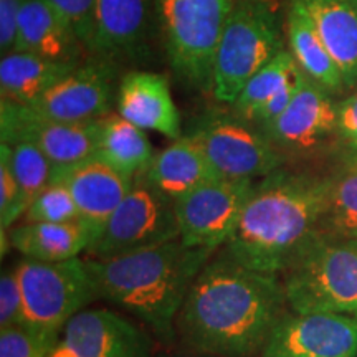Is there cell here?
I'll use <instances>...</instances> for the list:
<instances>
[{
	"instance_id": "cell-23",
	"label": "cell",
	"mask_w": 357,
	"mask_h": 357,
	"mask_svg": "<svg viewBox=\"0 0 357 357\" xmlns=\"http://www.w3.org/2000/svg\"><path fill=\"white\" fill-rule=\"evenodd\" d=\"M287 25L289 52L293 53L303 73L333 95L347 89L341 71L329 55L328 48L324 47L301 0L291 2Z\"/></svg>"
},
{
	"instance_id": "cell-7",
	"label": "cell",
	"mask_w": 357,
	"mask_h": 357,
	"mask_svg": "<svg viewBox=\"0 0 357 357\" xmlns=\"http://www.w3.org/2000/svg\"><path fill=\"white\" fill-rule=\"evenodd\" d=\"M24 300L22 324L45 336L58 337L65 324L98 298L86 260L63 261L25 258L15 268Z\"/></svg>"
},
{
	"instance_id": "cell-25",
	"label": "cell",
	"mask_w": 357,
	"mask_h": 357,
	"mask_svg": "<svg viewBox=\"0 0 357 357\" xmlns=\"http://www.w3.org/2000/svg\"><path fill=\"white\" fill-rule=\"evenodd\" d=\"M154 154L144 129L129 123L121 114H108L100 119L95 158L129 177H137L146 171Z\"/></svg>"
},
{
	"instance_id": "cell-18",
	"label": "cell",
	"mask_w": 357,
	"mask_h": 357,
	"mask_svg": "<svg viewBox=\"0 0 357 357\" xmlns=\"http://www.w3.org/2000/svg\"><path fill=\"white\" fill-rule=\"evenodd\" d=\"M149 29V0H95L91 50L116 60L137 55Z\"/></svg>"
},
{
	"instance_id": "cell-24",
	"label": "cell",
	"mask_w": 357,
	"mask_h": 357,
	"mask_svg": "<svg viewBox=\"0 0 357 357\" xmlns=\"http://www.w3.org/2000/svg\"><path fill=\"white\" fill-rule=\"evenodd\" d=\"M79 61H56L29 52H10L0 60V91L6 100L30 105L68 75Z\"/></svg>"
},
{
	"instance_id": "cell-2",
	"label": "cell",
	"mask_w": 357,
	"mask_h": 357,
	"mask_svg": "<svg viewBox=\"0 0 357 357\" xmlns=\"http://www.w3.org/2000/svg\"><path fill=\"white\" fill-rule=\"evenodd\" d=\"M331 174L280 167L258 178L252 197L225 242V255L261 271L284 273L323 234Z\"/></svg>"
},
{
	"instance_id": "cell-15",
	"label": "cell",
	"mask_w": 357,
	"mask_h": 357,
	"mask_svg": "<svg viewBox=\"0 0 357 357\" xmlns=\"http://www.w3.org/2000/svg\"><path fill=\"white\" fill-rule=\"evenodd\" d=\"M260 129L281 154H310L337 136V101L306 77L288 108Z\"/></svg>"
},
{
	"instance_id": "cell-22",
	"label": "cell",
	"mask_w": 357,
	"mask_h": 357,
	"mask_svg": "<svg viewBox=\"0 0 357 357\" xmlns=\"http://www.w3.org/2000/svg\"><path fill=\"white\" fill-rule=\"evenodd\" d=\"M93 238L86 227L75 222H24L10 230L8 243L25 258L63 261L88 252Z\"/></svg>"
},
{
	"instance_id": "cell-10",
	"label": "cell",
	"mask_w": 357,
	"mask_h": 357,
	"mask_svg": "<svg viewBox=\"0 0 357 357\" xmlns=\"http://www.w3.org/2000/svg\"><path fill=\"white\" fill-rule=\"evenodd\" d=\"M257 181L217 177L174 200L182 243L217 250L234 234Z\"/></svg>"
},
{
	"instance_id": "cell-11",
	"label": "cell",
	"mask_w": 357,
	"mask_h": 357,
	"mask_svg": "<svg viewBox=\"0 0 357 357\" xmlns=\"http://www.w3.org/2000/svg\"><path fill=\"white\" fill-rule=\"evenodd\" d=\"M100 121L63 123L45 118L26 105L0 101V134L2 142H30L52 160L53 166H70L95 158Z\"/></svg>"
},
{
	"instance_id": "cell-34",
	"label": "cell",
	"mask_w": 357,
	"mask_h": 357,
	"mask_svg": "<svg viewBox=\"0 0 357 357\" xmlns=\"http://www.w3.org/2000/svg\"><path fill=\"white\" fill-rule=\"evenodd\" d=\"M24 0H0V52L2 55L15 52L19 15Z\"/></svg>"
},
{
	"instance_id": "cell-19",
	"label": "cell",
	"mask_w": 357,
	"mask_h": 357,
	"mask_svg": "<svg viewBox=\"0 0 357 357\" xmlns=\"http://www.w3.org/2000/svg\"><path fill=\"white\" fill-rule=\"evenodd\" d=\"M15 50L77 63L84 47L71 25L48 0H24Z\"/></svg>"
},
{
	"instance_id": "cell-21",
	"label": "cell",
	"mask_w": 357,
	"mask_h": 357,
	"mask_svg": "<svg viewBox=\"0 0 357 357\" xmlns=\"http://www.w3.org/2000/svg\"><path fill=\"white\" fill-rule=\"evenodd\" d=\"M142 176L174 200L204 182L222 177L197 142L187 134L155 153Z\"/></svg>"
},
{
	"instance_id": "cell-6",
	"label": "cell",
	"mask_w": 357,
	"mask_h": 357,
	"mask_svg": "<svg viewBox=\"0 0 357 357\" xmlns=\"http://www.w3.org/2000/svg\"><path fill=\"white\" fill-rule=\"evenodd\" d=\"M284 50L278 19L265 0H235L213 66L212 93L234 105L248 79Z\"/></svg>"
},
{
	"instance_id": "cell-37",
	"label": "cell",
	"mask_w": 357,
	"mask_h": 357,
	"mask_svg": "<svg viewBox=\"0 0 357 357\" xmlns=\"http://www.w3.org/2000/svg\"><path fill=\"white\" fill-rule=\"evenodd\" d=\"M349 155H351V158L354 159V160H357V151H351Z\"/></svg>"
},
{
	"instance_id": "cell-12",
	"label": "cell",
	"mask_w": 357,
	"mask_h": 357,
	"mask_svg": "<svg viewBox=\"0 0 357 357\" xmlns=\"http://www.w3.org/2000/svg\"><path fill=\"white\" fill-rule=\"evenodd\" d=\"M113 60L98 56L78 63L60 82L30 102V109L63 123H95L109 114L114 96Z\"/></svg>"
},
{
	"instance_id": "cell-29",
	"label": "cell",
	"mask_w": 357,
	"mask_h": 357,
	"mask_svg": "<svg viewBox=\"0 0 357 357\" xmlns=\"http://www.w3.org/2000/svg\"><path fill=\"white\" fill-rule=\"evenodd\" d=\"M25 222H75L79 220V212L71 192L61 182H50L30 202Z\"/></svg>"
},
{
	"instance_id": "cell-8",
	"label": "cell",
	"mask_w": 357,
	"mask_h": 357,
	"mask_svg": "<svg viewBox=\"0 0 357 357\" xmlns=\"http://www.w3.org/2000/svg\"><path fill=\"white\" fill-rule=\"evenodd\" d=\"M177 238L181 231L174 199L139 174L86 253L93 258H111Z\"/></svg>"
},
{
	"instance_id": "cell-36",
	"label": "cell",
	"mask_w": 357,
	"mask_h": 357,
	"mask_svg": "<svg viewBox=\"0 0 357 357\" xmlns=\"http://www.w3.org/2000/svg\"><path fill=\"white\" fill-rule=\"evenodd\" d=\"M181 357H215V356H211V354H204V352H199V354H194V356H181Z\"/></svg>"
},
{
	"instance_id": "cell-20",
	"label": "cell",
	"mask_w": 357,
	"mask_h": 357,
	"mask_svg": "<svg viewBox=\"0 0 357 357\" xmlns=\"http://www.w3.org/2000/svg\"><path fill=\"white\" fill-rule=\"evenodd\" d=\"M324 47L344 78L357 88V0H301Z\"/></svg>"
},
{
	"instance_id": "cell-14",
	"label": "cell",
	"mask_w": 357,
	"mask_h": 357,
	"mask_svg": "<svg viewBox=\"0 0 357 357\" xmlns=\"http://www.w3.org/2000/svg\"><path fill=\"white\" fill-rule=\"evenodd\" d=\"M153 341L136 324L111 310L75 314L48 357H151Z\"/></svg>"
},
{
	"instance_id": "cell-17",
	"label": "cell",
	"mask_w": 357,
	"mask_h": 357,
	"mask_svg": "<svg viewBox=\"0 0 357 357\" xmlns=\"http://www.w3.org/2000/svg\"><path fill=\"white\" fill-rule=\"evenodd\" d=\"M116 102L118 114L144 131H155L172 141L182 137L181 114L164 75L131 71L119 83Z\"/></svg>"
},
{
	"instance_id": "cell-16",
	"label": "cell",
	"mask_w": 357,
	"mask_h": 357,
	"mask_svg": "<svg viewBox=\"0 0 357 357\" xmlns=\"http://www.w3.org/2000/svg\"><path fill=\"white\" fill-rule=\"evenodd\" d=\"M50 182H61L71 192L79 212V222L95 242L116 207L131 190L134 177L119 172L105 160L89 158L70 166H53Z\"/></svg>"
},
{
	"instance_id": "cell-28",
	"label": "cell",
	"mask_w": 357,
	"mask_h": 357,
	"mask_svg": "<svg viewBox=\"0 0 357 357\" xmlns=\"http://www.w3.org/2000/svg\"><path fill=\"white\" fill-rule=\"evenodd\" d=\"M8 158L13 176L30 205L40 192L50 184L53 162L30 142L8 144Z\"/></svg>"
},
{
	"instance_id": "cell-3",
	"label": "cell",
	"mask_w": 357,
	"mask_h": 357,
	"mask_svg": "<svg viewBox=\"0 0 357 357\" xmlns=\"http://www.w3.org/2000/svg\"><path fill=\"white\" fill-rule=\"evenodd\" d=\"M213 252L187 247L177 238L126 255L86 258V266L98 298L121 306L160 339L171 342L192 281Z\"/></svg>"
},
{
	"instance_id": "cell-26",
	"label": "cell",
	"mask_w": 357,
	"mask_h": 357,
	"mask_svg": "<svg viewBox=\"0 0 357 357\" xmlns=\"http://www.w3.org/2000/svg\"><path fill=\"white\" fill-rule=\"evenodd\" d=\"M305 77L306 75L296 63L293 53L281 50L273 60L268 61L248 79V83L231 105V109L236 116L253 124V118L266 101H270L284 88L303 82Z\"/></svg>"
},
{
	"instance_id": "cell-31",
	"label": "cell",
	"mask_w": 357,
	"mask_h": 357,
	"mask_svg": "<svg viewBox=\"0 0 357 357\" xmlns=\"http://www.w3.org/2000/svg\"><path fill=\"white\" fill-rule=\"evenodd\" d=\"M56 339L24 324L10 326L0 329V357H48Z\"/></svg>"
},
{
	"instance_id": "cell-33",
	"label": "cell",
	"mask_w": 357,
	"mask_h": 357,
	"mask_svg": "<svg viewBox=\"0 0 357 357\" xmlns=\"http://www.w3.org/2000/svg\"><path fill=\"white\" fill-rule=\"evenodd\" d=\"M24 300L15 270L3 271L0 278V329L22 324Z\"/></svg>"
},
{
	"instance_id": "cell-32",
	"label": "cell",
	"mask_w": 357,
	"mask_h": 357,
	"mask_svg": "<svg viewBox=\"0 0 357 357\" xmlns=\"http://www.w3.org/2000/svg\"><path fill=\"white\" fill-rule=\"evenodd\" d=\"M50 6L71 25L84 50H91L95 26V0H48Z\"/></svg>"
},
{
	"instance_id": "cell-4",
	"label": "cell",
	"mask_w": 357,
	"mask_h": 357,
	"mask_svg": "<svg viewBox=\"0 0 357 357\" xmlns=\"http://www.w3.org/2000/svg\"><path fill=\"white\" fill-rule=\"evenodd\" d=\"M283 275L291 311L357 318V238L321 235Z\"/></svg>"
},
{
	"instance_id": "cell-13",
	"label": "cell",
	"mask_w": 357,
	"mask_h": 357,
	"mask_svg": "<svg viewBox=\"0 0 357 357\" xmlns=\"http://www.w3.org/2000/svg\"><path fill=\"white\" fill-rule=\"evenodd\" d=\"M357 318L339 312H287L261 357H356Z\"/></svg>"
},
{
	"instance_id": "cell-1",
	"label": "cell",
	"mask_w": 357,
	"mask_h": 357,
	"mask_svg": "<svg viewBox=\"0 0 357 357\" xmlns=\"http://www.w3.org/2000/svg\"><path fill=\"white\" fill-rule=\"evenodd\" d=\"M288 306L278 275L223 257L207 261L192 281L177 316V333L192 349L215 357L263 351Z\"/></svg>"
},
{
	"instance_id": "cell-30",
	"label": "cell",
	"mask_w": 357,
	"mask_h": 357,
	"mask_svg": "<svg viewBox=\"0 0 357 357\" xmlns=\"http://www.w3.org/2000/svg\"><path fill=\"white\" fill-rule=\"evenodd\" d=\"M26 208H29V202L10 167L8 144L0 142V227H2V231L10 230L13 223L25 215Z\"/></svg>"
},
{
	"instance_id": "cell-5",
	"label": "cell",
	"mask_w": 357,
	"mask_h": 357,
	"mask_svg": "<svg viewBox=\"0 0 357 357\" xmlns=\"http://www.w3.org/2000/svg\"><path fill=\"white\" fill-rule=\"evenodd\" d=\"M235 0H154L174 73L189 86L212 91L213 66Z\"/></svg>"
},
{
	"instance_id": "cell-27",
	"label": "cell",
	"mask_w": 357,
	"mask_h": 357,
	"mask_svg": "<svg viewBox=\"0 0 357 357\" xmlns=\"http://www.w3.org/2000/svg\"><path fill=\"white\" fill-rule=\"evenodd\" d=\"M323 234L339 238H357V160L351 155L331 174Z\"/></svg>"
},
{
	"instance_id": "cell-35",
	"label": "cell",
	"mask_w": 357,
	"mask_h": 357,
	"mask_svg": "<svg viewBox=\"0 0 357 357\" xmlns=\"http://www.w3.org/2000/svg\"><path fill=\"white\" fill-rule=\"evenodd\" d=\"M337 136L357 151V91L337 101Z\"/></svg>"
},
{
	"instance_id": "cell-9",
	"label": "cell",
	"mask_w": 357,
	"mask_h": 357,
	"mask_svg": "<svg viewBox=\"0 0 357 357\" xmlns=\"http://www.w3.org/2000/svg\"><path fill=\"white\" fill-rule=\"evenodd\" d=\"M187 136L197 142L215 171L227 178L257 181L283 167L287 159L260 128L235 113L205 116Z\"/></svg>"
}]
</instances>
